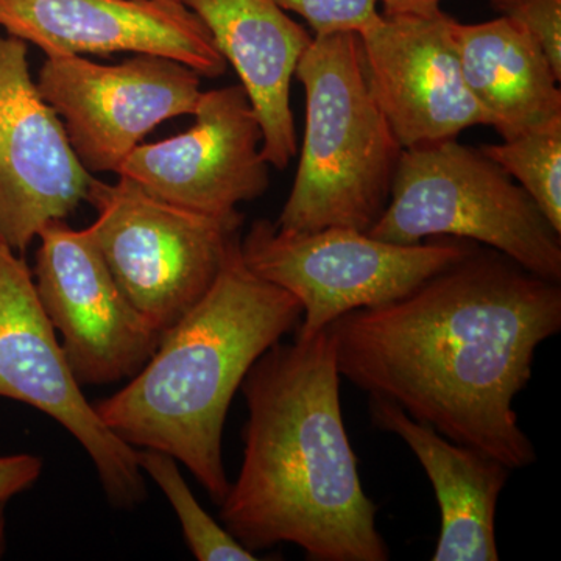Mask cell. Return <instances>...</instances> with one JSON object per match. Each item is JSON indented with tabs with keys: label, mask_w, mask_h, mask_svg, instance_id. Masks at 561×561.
Masks as SVG:
<instances>
[{
	"label": "cell",
	"mask_w": 561,
	"mask_h": 561,
	"mask_svg": "<svg viewBox=\"0 0 561 561\" xmlns=\"http://www.w3.org/2000/svg\"><path fill=\"white\" fill-rule=\"evenodd\" d=\"M5 504L0 505V559L5 552Z\"/></svg>",
	"instance_id": "cell-24"
},
{
	"label": "cell",
	"mask_w": 561,
	"mask_h": 561,
	"mask_svg": "<svg viewBox=\"0 0 561 561\" xmlns=\"http://www.w3.org/2000/svg\"><path fill=\"white\" fill-rule=\"evenodd\" d=\"M465 84L502 140L561 122L560 77L537 39L501 16L482 24L454 20Z\"/></svg>",
	"instance_id": "cell-17"
},
{
	"label": "cell",
	"mask_w": 561,
	"mask_h": 561,
	"mask_svg": "<svg viewBox=\"0 0 561 561\" xmlns=\"http://www.w3.org/2000/svg\"><path fill=\"white\" fill-rule=\"evenodd\" d=\"M442 0H382V13H430L440 7Z\"/></svg>",
	"instance_id": "cell-23"
},
{
	"label": "cell",
	"mask_w": 561,
	"mask_h": 561,
	"mask_svg": "<svg viewBox=\"0 0 561 561\" xmlns=\"http://www.w3.org/2000/svg\"><path fill=\"white\" fill-rule=\"evenodd\" d=\"M43 472V460L32 454L0 457V505L31 489Z\"/></svg>",
	"instance_id": "cell-22"
},
{
	"label": "cell",
	"mask_w": 561,
	"mask_h": 561,
	"mask_svg": "<svg viewBox=\"0 0 561 561\" xmlns=\"http://www.w3.org/2000/svg\"><path fill=\"white\" fill-rule=\"evenodd\" d=\"M342 379L511 470L537 460L513 401L561 330V284L493 249L327 328Z\"/></svg>",
	"instance_id": "cell-1"
},
{
	"label": "cell",
	"mask_w": 561,
	"mask_h": 561,
	"mask_svg": "<svg viewBox=\"0 0 561 561\" xmlns=\"http://www.w3.org/2000/svg\"><path fill=\"white\" fill-rule=\"evenodd\" d=\"M0 397L24 402L58 421L88 453L114 507L133 508L147 496L138 451L99 419L73 378L33 273L0 239Z\"/></svg>",
	"instance_id": "cell-8"
},
{
	"label": "cell",
	"mask_w": 561,
	"mask_h": 561,
	"mask_svg": "<svg viewBox=\"0 0 561 561\" xmlns=\"http://www.w3.org/2000/svg\"><path fill=\"white\" fill-rule=\"evenodd\" d=\"M87 202L98 213L88 227L92 242L130 301L154 331L164 334L213 286L243 214L206 216L158 201L131 181L91 180Z\"/></svg>",
	"instance_id": "cell-7"
},
{
	"label": "cell",
	"mask_w": 561,
	"mask_h": 561,
	"mask_svg": "<svg viewBox=\"0 0 561 561\" xmlns=\"http://www.w3.org/2000/svg\"><path fill=\"white\" fill-rule=\"evenodd\" d=\"M375 426L398 435L434 485L440 535L434 561H497L496 508L511 468L489 454L443 437L393 402L370 397Z\"/></svg>",
	"instance_id": "cell-16"
},
{
	"label": "cell",
	"mask_w": 561,
	"mask_h": 561,
	"mask_svg": "<svg viewBox=\"0 0 561 561\" xmlns=\"http://www.w3.org/2000/svg\"><path fill=\"white\" fill-rule=\"evenodd\" d=\"M0 27L50 55H160L208 79L227 70L208 28L181 0H0Z\"/></svg>",
	"instance_id": "cell-14"
},
{
	"label": "cell",
	"mask_w": 561,
	"mask_h": 561,
	"mask_svg": "<svg viewBox=\"0 0 561 561\" xmlns=\"http://www.w3.org/2000/svg\"><path fill=\"white\" fill-rule=\"evenodd\" d=\"M479 150L507 172L561 232V122Z\"/></svg>",
	"instance_id": "cell-19"
},
{
	"label": "cell",
	"mask_w": 561,
	"mask_h": 561,
	"mask_svg": "<svg viewBox=\"0 0 561 561\" xmlns=\"http://www.w3.org/2000/svg\"><path fill=\"white\" fill-rule=\"evenodd\" d=\"M478 245L446 236L398 245L351 228L280 230L267 219L253 221L241 238L250 271L301 302L295 337L300 341L327 330L345 313L404 297Z\"/></svg>",
	"instance_id": "cell-6"
},
{
	"label": "cell",
	"mask_w": 561,
	"mask_h": 561,
	"mask_svg": "<svg viewBox=\"0 0 561 561\" xmlns=\"http://www.w3.org/2000/svg\"><path fill=\"white\" fill-rule=\"evenodd\" d=\"M491 7L529 32L561 79V0H490Z\"/></svg>",
	"instance_id": "cell-21"
},
{
	"label": "cell",
	"mask_w": 561,
	"mask_h": 561,
	"mask_svg": "<svg viewBox=\"0 0 561 561\" xmlns=\"http://www.w3.org/2000/svg\"><path fill=\"white\" fill-rule=\"evenodd\" d=\"M201 79L190 66L160 55L138 54L113 66L50 55L36 87L61 121L80 164L90 173H117L162 122L194 116Z\"/></svg>",
	"instance_id": "cell-9"
},
{
	"label": "cell",
	"mask_w": 561,
	"mask_h": 561,
	"mask_svg": "<svg viewBox=\"0 0 561 561\" xmlns=\"http://www.w3.org/2000/svg\"><path fill=\"white\" fill-rule=\"evenodd\" d=\"M295 77L305 88V138L275 225L367 232L389 203L402 147L368 90L359 35L316 36Z\"/></svg>",
	"instance_id": "cell-4"
},
{
	"label": "cell",
	"mask_w": 561,
	"mask_h": 561,
	"mask_svg": "<svg viewBox=\"0 0 561 561\" xmlns=\"http://www.w3.org/2000/svg\"><path fill=\"white\" fill-rule=\"evenodd\" d=\"M308 22L316 36L331 33H360L379 16L382 0H275Z\"/></svg>",
	"instance_id": "cell-20"
},
{
	"label": "cell",
	"mask_w": 561,
	"mask_h": 561,
	"mask_svg": "<svg viewBox=\"0 0 561 561\" xmlns=\"http://www.w3.org/2000/svg\"><path fill=\"white\" fill-rule=\"evenodd\" d=\"M190 130L139 144L116 175L179 208L230 216L271 186L262 128L242 84L203 92Z\"/></svg>",
	"instance_id": "cell-12"
},
{
	"label": "cell",
	"mask_w": 561,
	"mask_h": 561,
	"mask_svg": "<svg viewBox=\"0 0 561 561\" xmlns=\"http://www.w3.org/2000/svg\"><path fill=\"white\" fill-rule=\"evenodd\" d=\"M136 451H138L140 470L153 479L171 502L195 559L201 561L257 560L256 553L249 551L232 537L230 531L203 511L190 485L181 476L179 460L157 449H140V451L136 449Z\"/></svg>",
	"instance_id": "cell-18"
},
{
	"label": "cell",
	"mask_w": 561,
	"mask_h": 561,
	"mask_svg": "<svg viewBox=\"0 0 561 561\" xmlns=\"http://www.w3.org/2000/svg\"><path fill=\"white\" fill-rule=\"evenodd\" d=\"M33 280L41 306L77 382L111 386L131 379L161 341L124 297L90 232L66 220L41 230Z\"/></svg>",
	"instance_id": "cell-10"
},
{
	"label": "cell",
	"mask_w": 561,
	"mask_h": 561,
	"mask_svg": "<svg viewBox=\"0 0 561 561\" xmlns=\"http://www.w3.org/2000/svg\"><path fill=\"white\" fill-rule=\"evenodd\" d=\"M208 28L214 46L238 72L262 128L261 153L286 169L297 154L291 80L311 33L275 0H181Z\"/></svg>",
	"instance_id": "cell-15"
},
{
	"label": "cell",
	"mask_w": 561,
	"mask_h": 561,
	"mask_svg": "<svg viewBox=\"0 0 561 561\" xmlns=\"http://www.w3.org/2000/svg\"><path fill=\"white\" fill-rule=\"evenodd\" d=\"M341 381L328 330L275 343L243 378V460L220 519L249 551L295 545L312 561L390 559L343 423Z\"/></svg>",
	"instance_id": "cell-2"
},
{
	"label": "cell",
	"mask_w": 561,
	"mask_h": 561,
	"mask_svg": "<svg viewBox=\"0 0 561 561\" xmlns=\"http://www.w3.org/2000/svg\"><path fill=\"white\" fill-rule=\"evenodd\" d=\"M367 232L398 245L440 236L482 243L561 283V232L496 162L457 139L402 149L389 203Z\"/></svg>",
	"instance_id": "cell-5"
},
{
	"label": "cell",
	"mask_w": 561,
	"mask_h": 561,
	"mask_svg": "<svg viewBox=\"0 0 561 561\" xmlns=\"http://www.w3.org/2000/svg\"><path fill=\"white\" fill-rule=\"evenodd\" d=\"M453 24L442 9L379 13L357 33L368 90L402 149L491 127L461 76Z\"/></svg>",
	"instance_id": "cell-11"
},
{
	"label": "cell",
	"mask_w": 561,
	"mask_h": 561,
	"mask_svg": "<svg viewBox=\"0 0 561 561\" xmlns=\"http://www.w3.org/2000/svg\"><path fill=\"white\" fill-rule=\"evenodd\" d=\"M239 236L201 301L161 335L147 364L95 402L131 448L181 461L220 505L230 490L221 435L236 391L262 354L298 327L301 302L250 271Z\"/></svg>",
	"instance_id": "cell-3"
},
{
	"label": "cell",
	"mask_w": 561,
	"mask_h": 561,
	"mask_svg": "<svg viewBox=\"0 0 561 561\" xmlns=\"http://www.w3.org/2000/svg\"><path fill=\"white\" fill-rule=\"evenodd\" d=\"M92 179L41 98L27 43L0 35V239L22 253L87 202Z\"/></svg>",
	"instance_id": "cell-13"
}]
</instances>
